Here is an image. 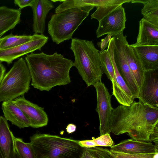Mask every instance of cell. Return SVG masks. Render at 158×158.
Returning <instances> with one entry per match:
<instances>
[{
	"instance_id": "obj_29",
	"label": "cell",
	"mask_w": 158,
	"mask_h": 158,
	"mask_svg": "<svg viewBox=\"0 0 158 158\" xmlns=\"http://www.w3.org/2000/svg\"><path fill=\"white\" fill-rule=\"evenodd\" d=\"M93 139L97 146L110 147L114 145V142L109 133L102 135L95 139Z\"/></svg>"
},
{
	"instance_id": "obj_20",
	"label": "cell",
	"mask_w": 158,
	"mask_h": 158,
	"mask_svg": "<svg viewBox=\"0 0 158 158\" xmlns=\"http://www.w3.org/2000/svg\"><path fill=\"white\" fill-rule=\"evenodd\" d=\"M124 52L130 70L139 89L143 81L145 71L133 47L129 44L127 41L124 46Z\"/></svg>"
},
{
	"instance_id": "obj_18",
	"label": "cell",
	"mask_w": 158,
	"mask_h": 158,
	"mask_svg": "<svg viewBox=\"0 0 158 158\" xmlns=\"http://www.w3.org/2000/svg\"><path fill=\"white\" fill-rule=\"evenodd\" d=\"M2 109L4 117L12 124L20 128L31 127L28 119L22 110L15 103L14 100L3 102Z\"/></svg>"
},
{
	"instance_id": "obj_10",
	"label": "cell",
	"mask_w": 158,
	"mask_h": 158,
	"mask_svg": "<svg viewBox=\"0 0 158 158\" xmlns=\"http://www.w3.org/2000/svg\"><path fill=\"white\" fill-rule=\"evenodd\" d=\"M126 21L124 8L121 6L99 21L96 32L97 37L109 34L113 35L123 32Z\"/></svg>"
},
{
	"instance_id": "obj_32",
	"label": "cell",
	"mask_w": 158,
	"mask_h": 158,
	"mask_svg": "<svg viewBox=\"0 0 158 158\" xmlns=\"http://www.w3.org/2000/svg\"><path fill=\"white\" fill-rule=\"evenodd\" d=\"M79 143L81 147L84 148H91L97 146L93 139L90 140H79Z\"/></svg>"
},
{
	"instance_id": "obj_28",
	"label": "cell",
	"mask_w": 158,
	"mask_h": 158,
	"mask_svg": "<svg viewBox=\"0 0 158 158\" xmlns=\"http://www.w3.org/2000/svg\"><path fill=\"white\" fill-rule=\"evenodd\" d=\"M155 153L130 154L117 152L110 149L109 158H154Z\"/></svg>"
},
{
	"instance_id": "obj_27",
	"label": "cell",
	"mask_w": 158,
	"mask_h": 158,
	"mask_svg": "<svg viewBox=\"0 0 158 158\" xmlns=\"http://www.w3.org/2000/svg\"><path fill=\"white\" fill-rule=\"evenodd\" d=\"M110 149L101 147L85 148L81 158H109Z\"/></svg>"
},
{
	"instance_id": "obj_14",
	"label": "cell",
	"mask_w": 158,
	"mask_h": 158,
	"mask_svg": "<svg viewBox=\"0 0 158 158\" xmlns=\"http://www.w3.org/2000/svg\"><path fill=\"white\" fill-rule=\"evenodd\" d=\"M110 150L117 152L130 154H149L158 152V149L151 141L125 139L110 147Z\"/></svg>"
},
{
	"instance_id": "obj_5",
	"label": "cell",
	"mask_w": 158,
	"mask_h": 158,
	"mask_svg": "<svg viewBox=\"0 0 158 158\" xmlns=\"http://www.w3.org/2000/svg\"><path fill=\"white\" fill-rule=\"evenodd\" d=\"M94 7L72 8L53 15L48 25V33L52 41L59 44L71 39L74 32Z\"/></svg>"
},
{
	"instance_id": "obj_13",
	"label": "cell",
	"mask_w": 158,
	"mask_h": 158,
	"mask_svg": "<svg viewBox=\"0 0 158 158\" xmlns=\"http://www.w3.org/2000/svg\"><path fill=\"white\" fill-rule=\"evenodd\" d=\"M14 102L27 116L31 127L38 128L48 124V117L44 108L27 100L23 96L16 98Z\"/></svg>"
},
{
	"instance_id": "obj_8",
	"label": "cell",
	"mask_w": 158,
	"mask_h": 158,
	"mask_svg": "<svg viewBox=\"0 0 158 158\" xmlns=\"http://www.w3.org/2000/svg\"><path fill=\"white\" fill-rule=\"evenodd\" d=\"M93 86L97 94V104L96 110L99 118L100 135L110 134V121L113 109L111 104V95L101 81L97 82Z\"/></svg>"
},
{
	"instance_id": "obj_4",
	"label": "cell",
	"mask_w": 158,
	"mask_h": 158,
	"mask_svg": "<svg viewBox=\"0 0 158 158\" xmlns=\"http://www.w3.org/2000/svg\"><path fill=\"white\" fill-rule=\"evenodd\" d=\"M70 49L74 54L73 66L87 86L94 85L101 81L102 71L99 51L93 41L72 39Z\"/></svg>"
},
{
	"instance_id": "obj_3",
	"label": "cell",
	"mask_w": 158,
	"mask_h": 158,
	"mask_svg": "<svg viewBox=\"0 0 158 158\" xmlns=\"http://www.w3.org/2000/svg\"><path fill=\"white\" fill-rule=\"evenodd\" d=\"M30 140L36 158H81L85 148L79 140L48 134L36 133Z\"/></svg>"
},
{
	"instance_id": "obj_34",
	"label": "cell",
	"mask_w": 158,
	"mask_h": 158,
	"mask_svg": "<svg viewBox=\"0 0 158 158\" xmlns=\"http://www.w3.org/2000/svg\"><path fill=\"white\" fill-rule=\"evenodd\" d=\"M76 126L73 124L70 123L66 127V130L69 134L72 133L76 131Z\"/></svg>"
},
{
	"instance_id": "obj_30",
	"label": "cell",
	"mask_w": 158,
	"mask_h": 158,
	"mask_svg": "<svg viewBox=\"0 0 158 158\" xmlns=\"http://www.w3.org/2000/svg\"><path fill=\"white\" fill-rule=\"evenodd\" d=\"M34 1L35 0H15L14 3L19 7V9L21 10L22 9L27 6L31 7Z\"/></svg>"
},
{
	"instance_id": "obj_33",
	"label": "cell",
	"mask_w": 158,
	"mask_h": 158,
	"mask_svg": "<svg viewBox=\"0 0 158 158\" xmlns=\"http://www.w3.org/2000/svg\"><path fill=\"white\" fill-rule=\"evenodd\" d=\"M158 124L155 127L153 132L150 136V141L153 142L155 143L156 147L158 148Z\"/></svg>"
},
{
	"instance_id": "obj_36",
	"label": "cell",
	"mask_w": 158,
	"mask_h": 158,
	"mask_svg": "<svg viewBox=\"0 0 158 158\" xmlns=\"http://www.w3.org/2000/svg\"><path fill=\"white\" fill-rule=\"evenodd\" d=\"M14 158H20L18 154L16 152H15V153Z\"/></svg>"
},
{
	"instance_id": "obj_1",
	"label": "cell",
	"mask_w": 158,
	"mask_h": 158,
	"mask_svg": "<svg viewBox=\"0 0 158 158\" xmlns=\"http://www.w3.org/2000/svg\"><path fill=\"white\" fill-rule=\"evenodd\" d=\"M158 124V107L134 101L129 106L113 108L109 127L115 135L127 133L134 140L150 141V135Z\"/></svg>"
},
{
	"instance_id": "obj_35",
	"label": "cell",
	"mask_w": 158,
	"mask_h": 158,
	"mask_svg": "<svg viewBox=\"0 0 158 158\" xmlns=\"http://www.w3.org/2000/svg\"><path fill=\"white\" fill-rule=\"evenodd\" d=\"M6 69L4 65L0 62V83L5 75Z\"/></svg>"
},
{
	"instance_id": "obj_6",
	"label": "cell",
	"mask_w": 158,
	"mask_h": 158,
	"mask_svg": "<svg viewBox=\"0 0 158 158\" xmlns=\"http://www.w3.org/2000/svg\"><path fill=\"white\" fill-rule=\"evenodd\" d=\"M31 80L25 60L21 57L14 63L0 83V102L23 96L29 90Z\"/></svg>"
},
{
	"instance_id": "obj_2",
	"label": "cell",
	"mask_w": 158,
	"mask_h": 158,
	"mask_svg": "<svg viewBox=\"0 0 158 158\" xmlns=\"http://www.w3.org/2000/svg\"><path fill=\"white\" fill-rule=\"evenodd\" d=\"M25 59L31 78V85L40 91H49L57 86L71 82L69 75L73 66L71 60L56 52L48 55L43 52L27 54Z\"/></svg>"
},
{
	"instance_id": "obj_9",
	"label": "cell",
	"mask_w": 158,
	"mask_h": 158,
	"mask_svg": "<svg viewBox=\"0 0 158 158\" xmlns=\"http://www.w3.org/2000/svg\"><path fill=\"white\" fill-rule=\"evenodd\" d=\"M34 34L33 39L27 43L13 48L0 50V61L10 64L21 56L36 50L41 51L48 42V37L43 34Z\"/></svg>"
},
{
	"instance_id": "obj_19",
	"label": "cell",
	"mask_w": 158,
	"mask_h": 158,
	"mask_svg": "<svg viewBox=\"0 0 158 158\" xmlns=\"http://www.w3.org/2000/svg\"><path fill=\"white\" fill-rule=\"evenodd\" d=\"M133 48L144 71L158 69V45Z\"/></svg>"
},
{
	"instance_id": "obj_31",
	"label": "cell",
	"mask_w": 158,
	"mask_h": 158,
	"mask_svg": "<svg viewBox=\"0 0 158 158\" xmlns=\"http://www.w3.org/2000/svg\"><path fill=\"white\" fill-rule=\"evenodd\" d=\"M112 36V34H108L105 38L101 40V42H98L97 43V45L101 49V51H99V52L105 50V49L107 47L108 44Z\"/></svg>"
},
{
	"instance_id": "obj_21",
	"label": "cell",
	"mask_w": 158,
	"mask_h": 158,
	"mask_svg": "<svg viewBox=\"0 0 158 158\" xmlns=\"http://www.w3.org/2000/svg\"><path fill=\"white\" fill-rule=\"evenodd\" d=\"M21 15V11L19 9L0 6V38L20 23Z\"/></svg>"
},
{
	"instance_id": "obj_26",
	"label": "cell",
	"mask_w": 158,
	"mask_h": 158,
	"mask_svg": "<svg viewBox=\"0 0 158 158\" xmlns=\"http://www.w3.org/2000/svg\"><path fill=\"white\" fill-rule=\"evenodd\" d=\"M100 53L101 68L103 73L112 82L114 80V72L112 62L107 50Z\"/></svg>"
},
{
	"instance_id": "obj_23",
	"label": "cell",
	"mask_w": 158,
	"mask_h": 158,
	"mask_svg": "<svg viewBox=\"0 0 158 158\" xmlns=\"http://www.w3.org/2000/svg\"><path fill=\"white\" fill-rule=\"evenodd\" d=\"M131 3L143 4L141 10L144 18L147 21L158 26V0H131Z\"/></svg>"
},
{
	"instance_id": "obj_24",
	"label": "cell",
	"mask_w": 158,
	"mask_h": 158,
	"mask_svg": "<svg viewBox=\"0 0 158 158\" xmlns=\"http://www.w3.org/2000/svg\"><path fill=\"white\" fill-rule=\"evenodd\" d=\"M35 34L31 35H14L10 34L2 38L0 50L13 48L27 43L33 39Z\"/></svg>"
},
{
	"instance_id": "obj_16",
	"label": "cell",
	"mask_w": 158,
	"mask_h": 158,
	"mask_svg": "<svg viewBox=\"0 0 158 158\" xmlns=\"http://www.w3.org/2000/svg\"><path fill=\"white\" fill-rule=\"evenodd\" d=\"M15 136L7 121L0 116V158H14L16 152Z\"/></svg>"
},
{
	"instance_id": "obj_37",
	"label": "cell",
	"mask_w": 158,
	"mask_h": 158,
	"mask_svg": "<svg viewBox=\"0 0 158 158\" xmlns=\"http://www.w3.org/2000/svg\"><path fill=\"white\" fill-rule=\"evenodd\" d=\"M2 41V38H0V46Z\"/></svg>"
},
{
	"instance_id": "obj_7",
	"label": "cell",
	"mask_w": 158,
	"mask_h": 158,
	"mask_svg": "<svg viewBox=\"0 0 158 158\" xmlns=\"http://www.w3.org/2000/svg\"><path fill=\"white\" fill-rule=\"evenodd\" d=\"M127 36L123 32L112 36L114 40L113 51L114 61L117 68L134 98H138L139 89L127 64L124 52V47L127 41Z\"/></svg>"
},
{
	"instance_id": "obj_22",
	"label": "cell",
	"mask_w": 158,
	"mask_h": 158,
	"mask_svg": "<svg viewBox=\"0 0 158 158\" xmlns=\"http://www.w3.org/2000/svg\"><path fill=\"white\" fill-rule=\"evenodd\" d=\"M131 1V0H92V6L96 7V10L91 15V19H96L99 22L123 4Z\"/></svg>"
},
{
	"instance_id": "obj_25",
	"label": "cell",
	"mask_w": 158,
	"mask_h": 158,
	"mask_svg": "<svg viewBox=\"0 0 158 158\" xmlns=\"http://www.w3.org/2000/svg\"><path fill=\"white\" fill-rule=\"evenodd\" d=\"M14 139L15 150L20 158H36L30 143H25L22 139L15 137Z\"/></svg>"
},
{
	"instance_id": "obj_11",
	"label": "cell",
	"mask_w": 158,
	"mask_h": 158,
	"mask_svg": "<svg viewBox=\"0 0 158 158\" xmlns=\"http://www.w3.org/2000/svg\"><path fill=\"white\" fill-rule=\"evenodd\" d=\"M113 38L112 37L108 44L107 49L110 56L114 72V80L112 82V95L121 105L129 106L134 102L135 98L116 65L113 54Z\"/></svg>"
},
{
	"instance_id": "obj_17",
	"label": "cell",
	"mask_w": 158,
	"mask_h": 158,
	"mask_svg": "<svg viewBox=\"0 0 158 158\" xmlns=\"http://www.w3.org/2000/svg\"><path fill=\"white\" fill-rule=\"evenodd\" d=\"M131 45L134 47L158 45V26L151 24L143 18L139 22L136 42Z\"/></svg>"
},
{
	"instance_id": "obj_15",
	"label": "cell",
	"mask_w": 158,
	"mask_h": 158,
	"mask_svg": "<svg viewBox=\"0 0 158 158\" xmlns=\"http://www.w3.org/2000/svg\"><path fill=\"white\" fill-rule=\"evenodd\" d=\"M33 13V31L43 34L45 30V21L49 11L54 7L53 2L48 0H35L31 7Z\"/></svg>"
},
{
	"instance_id": "obj_12",
	"label": "cell",
	"mask_w": 158,
	"mask_h": 158,
	"mask_svg": "<svg viewBox=\"0 0 158 158\" xmlns=\"http://www.w3.org/2000/svg\"><path fill=\"white\" fill-rule=\"evenodd\" d=\"M138 98L145 105L158 107V69L145 71Z\"/></svg>"
}]
</instances>
